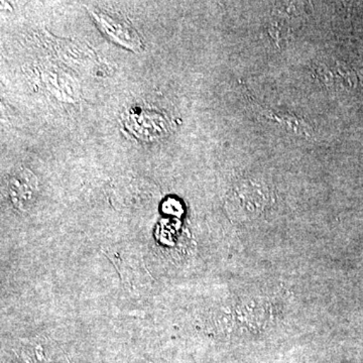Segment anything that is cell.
<instances>
[{"mask_svg":"<svg viewBox=\"0 0 363 363\" xmlns=\"http://www.w3.org/2000/svg\"><path fill=\"white\" fill-rule=\"evenodd\" d=\"M116 267L123 283L133 291H142L150 285L152 277L143 262L142 255L133 247H111L106 253Z\"/></svg>","mask_w":363,"mask_h":363,"instance_id":"1","label":"cell"},{"mask_svg":"<svg viewBox=\"0 0 363 363\" xmlns=\"http://www.w3.org/2000/svg\"><path fill=\"white\" fill-rule=\"evenodd\" d=\"M320 82L329 89L351 90L357 85V73L340 61L320 62L315 66Z\"/></svg>","mask_w":363,"mask_h":363,"instance_id":"2","label":"cell"},{"mask_svg":"<svg viewBox=\"0 0 363 363\" xmlns=\"http://www.w3.org/2000/svg\"><path fill=\"white\" fill-rule=\"evenodd\" d=\"M9 194L14 206L25 209L33 201L38 190L37 178L32 172L21 169L11 175L9 182Z\"/></svg>","mask_w":363,"mask_h":363,"instance_id":"3","label":"cell"},{"mask_svg":"<svg viewBox=\"0 0 363 363\" xmlns=\"http://www.w3.org/2000/svg\"><path fill=\"white\" fill-rule=\"evenodd\" d=\"M94 18L104 32L117 44L133 51L140 49V40L138 35L128 23L105 13H94Z\"/></svg>","mask_w":363,"mask_h":363,"instance_id":"4","label":"cell"},{"mask_svg":"<svg viewBox=\"0 0 363 363\" xmlns=\"http://www.w3.org/2000/svg\"><path fill=\"white\" fill-rule=\"evenodd\" d=\"M59 352L51 344L40 341L28 343L23 348V357L26 363H68Z\"/></svg>","mask_w":363,"mask_h":363,"instance_id":"5","label":"cell"},{"mask_svg":"<svg viewBox=\"0 0 363 363\" xmlns=\"http://www.w3.org/2000/svg\"><path fill=\"white\" fill-rule=\"evenodd\" d=\"M304 4L303 2H279L274 6V9L279 16H298L302 13L305 7Z\"/></svg>","mask_w":363,"mask_h":363,"instance_id":"6","label":"cell"}]
</instances>
